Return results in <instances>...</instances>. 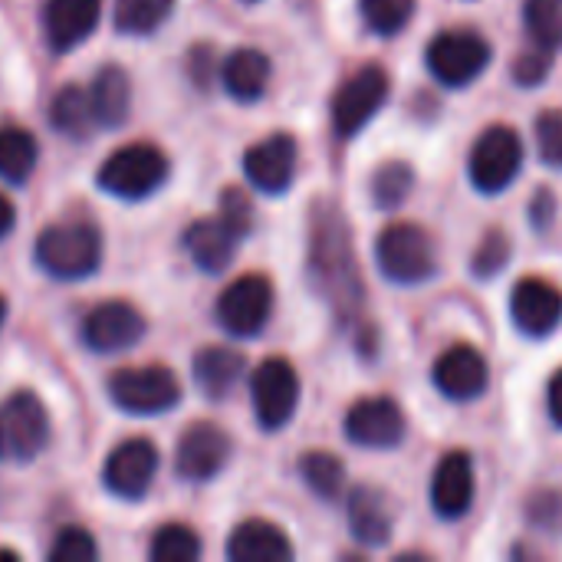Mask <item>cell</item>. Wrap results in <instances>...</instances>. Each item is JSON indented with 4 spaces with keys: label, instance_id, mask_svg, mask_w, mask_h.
Masks as SVG:
<instances>
[{
    "label": "cell",
    "instance_id": "7a4b0ae2",
    "mask_svg": "<svg viewBox=\"0 0 562 562\" xmlns=\"http://www.w3.org/2000/svg\"><path fill=\"white\" fill-rule=\"evenodd\" d=\"M168 178V158L148 142L125 145L112 151L99 168V188L122 201H142L158 191Z\"/></svg>",
    "mask_w": 562,
    "mask_h": 562
},
{
    "label": "cell",
    "instance_id": "f1b7e54d",
    "mask_svg": "<svg viewBox=\"0 0 562 562\" xmlns=\"http://www.w3.org/2000/svg\"><path fill=\"white\" fill-rule=\"evenodd\" d=\"M300 474L306 481V487L323 497V501H336L346 487V468L336 454H326V451H310L303 461H300Z\"/></svg>",
    "mask_w": 562,
    "mask_h": 562
},
{
    "label": "cell",
    "instance_id": "8992f818",
    "mask_svg": "<svg viewBox=\"0 0 562 562\" xmlns=\"http://www.w3.org/2000/svg\"><path fill=\"white\" fill-rule=\"evenodd\" d=\"M524 168V142L507 125H491L471 151V181L481 194H501L507 191Z\"/></svg>",
    "mask_w": 562,
    "mask_h": 562
},
{
    "label": "cell",
    "instance_id": "836d02e7",
    "mask_svg": "<svg viewBox=\"0 0 562 562\" xmlns=\"http://www.w3.org/2000/svg\"><path fill=\"white\" fill-rule=\"evenodd\" d=\"M95 557H99V550H95L92 537L82 527L59 530V537H56V543L49 550V560L53 562H89L95 560Z\"/></svg>",
    "mask_w": 562,
    "mask_h": 562
},
{
    "label": "cell",
    "instance_id": "f546056e",
    "mask_svg": "<svg viewBox=\"0 0 562 562\" xmlns=\"http://www.w3.org/2000/svg\"><path fill=\"white\" fill-rule=\"evenodd\" d=\"M524 23L540 49L553 53L562 46V0H527Z\"/></svg>",
    "mask_w": 562,
    "mask_h": 562
},
{
    "label": "cell",
    "instance_id": "7bdbcfd3",
    "mask_svg": "<svg viewBox=\"0 0 562 562\" xmlns=\"http://www.w3.org/2000/svg\"><path fill=\"white\" fill-rule=\"evenodd\" d=\"M247 3H257V0H247Z\"/></svg>",
    "mask_w": 562,
    "mask_h": 562
},
{
    "label": "cell",
    "instance_id": "5b68a950",
    "mask_svg": "<svg viewBox=\"0 0 562 562\" xmlns=\"http://www.w3.org/2000/svg\"><path fill=\"white\" fill-rule=\"evenodd\" d=\"M491 43L474 30H445L441 36L431 40L425 63L441 86L464 89L491 66Z\"/></svg>",
    "mask_w": 562,
    "mask_h": 562
},
{
    "label": "cell",
    "instance_id": "d6a6232c",
    "mask_svg": "<svg viewBox=\"0 0 562 562\" xmlns=\"http://www.w3.org/2000/svg\"><path fill=\"white\" fill-rule=\"evenodd\" d=\"M412 184H415L412 168H408V165H402V161H392V165L379 168V175L372 178V198H375V204H379V207L395 211V207L408 198Z\"/></svg>",
    "mask_w": 562,
    "mask_h": 562
},
{
    "label": "cell",
    "instance_id": "9a60e30c",
    "mask_svg": "<svg viewBox=\"0 0 562 562\" xmlns=\"http://www.w3.org/2000/svg\"><path fill=\"white\" fill-rule=\"evenodd\" d=\"M438 392L451 402H474L491 385L487 359L474 346H451L431 369Z\"/></svg>",
    "mask_w": 562,
    "mask_h": 562
},
{
    "label": "cell",
    "instance_id": "b9f144b4",
    "mask_svg": "<svg viewBox=\"0 0 562 562\" xmlns=\"http://www.w3.org/2000/svg\"><path fill=\"white\" fill-rule=\"evenodd\" d=\"M3 316H7V303H3V296H0V326H3Z\"/></svg>",
    "mask_w": 562,
    "mask_h": 562
},
{
    "label": "cell",
    "instance_id": "8fae6325",
    "mask_svg": "<svg viewBox=\"0 0 562 562\" xmlns=\"http://www.w3.org/2000/svg\"><path fill=\"white\" fill-rule=\"evenodd\" d=\"M342 428H346V438L352 445L372 448V451H389V448H398L402 438H405V415L385 395L362 398L359 405L349 408Z\"/></svg>",
    "mask_w": 562,
    "mask_h": 562
},
{
    "label": "cell",
    "instance_id": "6da1fadb",
    "mask_svg": "<svg viewBox=\"0 0 562 562\" xmlns=\"http://www.w3.org/2000/svg\"><path fill=\"white\" fill-rule=\"evenodd\" d=\"M36 263L56 280L92 277L102 263V237L86 221L53 224L36 240Z\"/></svg>",
    "mask_w": 562,
    "mask_h": 562
},
{
    "label": "cell",
    "instance_id": "f35d334b",
    "mask_svg": "<svg viewBox=\"0 0 562 562\" xmlns=\"http://www.w3.org/2000/svg\"><path fill=\"white\" fill-rule=\"evenodd\" d=\"M547 402H550V418H553V422L562 428V369L553 375V382H550V395H547Z\"/></svg>",
    "mask_w": 562,
    "mask_h": 562
},
{
    "label": "cell",
    "instance_id": "44dd1931",
    "mask_svg": "<svg viewBox=\"0 0 562 562\" xmlns=\"http://www.w3.org/2000/svg\"><path fill=\"white\" fill-rule=\"evenodd\" d=\"M227 557L234 562H286L293 560V547L280 527L267 520H247L231 533Z\"/></svg>",
    "mask_w": 562,
    "mask_h": 562
},
{
    "label": "cell",
    "instance_id": "484cf974",
    "mask_svg": "<svg viewBox=\"0 0 562 562\" xmlns=\"http://www.w3.org/2000/svg\"><path fill=\"white\" fill-rule=\"evenodd\" d=\"M349 527L359 543L366 547H385L392 540V517L382 507L379 494L372 491H356L349 501Z\"/></svg>",
    "mask_w": 562,
    "mask_h": 562
},
{
    "label": "cell",
    "instance_id": "d590c367",
    "mask_svg": "<svg viewBox=\"0 0 562 562\" xmlns=\"http://www.w3.org/2000/svg\"><path fill=\"white\" fill-rule=\"evenodd\" d=\"M510 260V240L501 231H491L474 257V277H497Z\"/></svg>",
    "mask_w": 562,
    "mask_h": 562
},
{
    "label": "cell",
    "instance_id": "30bf717a",
    "mask_svg": "<svg viewBox=\"0 0 562 562\" xmlns=\"http://www.w3.org/2000/svg\"><path fill=\"white\" fill-rule=\"evenodd\" d=\"M270 310H273V286L267 277L260 273H247L240 280H234L221 300H217V323L237 336V339H250L257 336L267 319H270Z\"/></svg>",
    "mask_w": 562,
    "mask_h": 562
},
{
    "label": "cell",
    "instance_id": "ffe728a7",
    "mask_svg": "<svg viewBox=\"0 0 562 562\" xmlns=\"http://www.w3.org/2000/svg\"><path fill=\"white\" fill-rule=\"evenodd\" d=\"M237 244H240V234L224 217H204L184 231V247L194 267L204 273H224L237 254Z\"/></svg>",
    "mask_w": 562,
    "mask_h": 562
},
{
    "label": "cell",
    "instance_id": "3957f363",
    "mask_svg": "<svg viewBox=\"0 0 562 562\" xmlns=\"http://www.w3.org/2000/svg\"><path fill=\"white\" fill-rule=\"evenodd\" d=\"M375 260L385 280L402 286L425 283L438 270L431 237L418 224H389L375 240Z\"/></svg>",
    "mask_w": 562,
    "mask_h": 562
},
{
    "label": "cell",
    "instance_id": "74e56055",
    "mask_svg": "<svg viewBox=\"0 0 562 562\" xmlns=\"http://www.w3.org/2000/svg\"><path fill=\"white\" fill-rule=\"evenodd\" d=\"M550 69V53L543 49L540 56H524L520 66H517V82L520 86H537Z\"/></svg>",
    "mask_w": 562,
    "mask_h": 562
},
{
    "label": "cell",
    "instance_id": "52a82bcc",
    "mask_svg": "<svg viewBox=\"0 0 562 562\" xmlns=\"http://www.w3.org/2000/svg\"><path fill=\"white\" fill-rule=\"evenodd\" d=\"M109 398L128 415H161L181 402V385L165 366L122 369L109 379Z\"/></svg>",
    "mask_w": 562,
    "mask_h": 562
},
{
    "label": "cell",
    "instance_id": "60d3db41",
    "mask_svg": "<svg viewBox=\"0 0 562 562\" xmlns=\"http://www.w3.org/2000/svg\"><path fill=\"white\" fill-rule=\"evenodd\" d=\"M0 560H16V553H10V550H0Z\"/></svg>",
    "mask_w": 562,
    "mask_h": 562
},
{
    "label": "cell",
    "instance_id": "5bb4252c",
    "mask_svg": "<svg viewBox=\"0 0 562 562\" xmlns=\"http://www.w3.org/2000/svg\"><path fill=\"white\" fill-rule=\"evenodd\" d=\"M247 181L263 194H283L296 178V142L293 135H270L244 155Z\"/></svg>",
    "mask_w": 562,
    "mask_h": 562
},
{
    "label": "cell",
    "instance_id": "d6986e66",
    "mask_svg": "<svg viewBox=\"0 0 562 562\" xmlns=\"http://www.w3.org/2000/svg\"><path fill=\"white\" fill-rule=\"evenodd\" d=\"M102 0H46L43 7V23H46V40L56 53L76 49L99 23Z\"/></svg>",
    "mask_w": 562,
    "mask_h": 562
},
{
    "label": "cell",
    "instance_id": "9c48e42d",
    "mask_svg": "<svg viewBox=\"0 0 562 562\" xmlns=\"http://www.w3.org/2000/svg\"><path fill=\"white\" fill-rule=\"evenodd\" d=\"M254 412L267 431H280L300 405V375L286 359H267L250 379Z\"/></svg>",
    "mask_w": 562,
    "mask_h": 562
},
{
    "label": "cell",
    "instance_id": "2e32d148",
    "mask_svg": "<svg viewBox=\"0 0 562 562\" xmlns=\"http://www.w3.org/2000/svg\"><path fill=\"white\" fill-rule=\"evenodd\" d=\"M227 458H231V438L217 425H191L178 441L175 468L184 481L204 484L224 471Z\"/></svg>",
    "mask_w": 562,
    "mask_h": 562
},
{
    "label": "cell",
    "instance_id": "ac0fdd59",
    "mask_svg": "<svg viewBox=\"0 0 562 562\" xmlns=\"http://www.w3.org/2000/svg\"><path fill=\"white\" fill-rule=\"evenodd\" d=\"M431 507L441 520H461L474 504V461L468 451H451L441 458L431 477Z\"/></svg>",
    "mask_w": 562,
    "mask_h": 562
},
{
    "label": "cell",
    "instance_id": "cb8c5ba5",
    "mask_svg": "<svg viewBox=\"0 0 562 562\" xmlns=\"http://www.w3.org/2000/svg\"><path fill=\"white\" fill-rule=\"evenodd\" d=\"M89 99H92V112H95V122L102 128H119L125 119H128V109H132V86H128V76L119 69V66H102L92 79V89H89Z\"/></svg>",
    "mask_w": 562,
    "mask_h": 562
},
{
    "label": "cell",
    "instance_id": "4fadbf2b",
    "mask_svg": "<svg viewBox=\"0 0 562 562\" xmlns=\"http://www.w3.org/2000/svg\"><path fill=\"white\" fill-rule=\"evenodd\" d=\"M155 471H158L155 445L145 438H132L109 454L105 471H102V484L122 501H142L155 481Z\"/></svg>",
    "mask_w": 562,
    "mask_h": 562
},
{
    "label": "cell",
    "instance_id": "8d00e7d4",
    "mask_svg": "<svg viewBox=\"0 0 562 562\" xmlns=\"http://www.w3.org/2000/svg\"><path fill=\"white\" fill-rule=\"evenodd\" d=\"M221 217H224L240 237H247V234H250V221H254V211H250L247 194L237 191V188H227L224 198H221Z\"/></svg>",
    "mask_w": 562,
    "mask_h": 562
},
{
    "label": "cell",
    "instance_id": "277c9868",
    "mask_svg": "<svg viewBox=\"0 0 562 562\" xmlns=\"http://www.w3.org/2000/svg\"><path fill=\"white\" fill-rule=\"evenodd\" d=\"M49 441V418L33 392H16L0 405V461L30 464Z\"/></svg>",
    "mask_w": 562,
    "mask_h": 562
},
{
    "label": "cell",
    "instance_id": "e575fe53",
    "mask_svg": "<svg viewBox=\"0 0 562 562\" xmlns=\"http://www.w3.org/2000/svg\"><path fill=\"white\" fill-rule=\"evenodd\" d=\"M537 148L550 168L562 171V112H557V109H547L537 119Z\"/></svg>",
    "mask_w": 562,
    "mask_h": 562
},
{
    "label": "cell",
    "instance_id": "1f68e13d",
    "mask_svg": "<svg viewBox=\"0 0 562 562\" xmlns=\"http://www.w3.org/2000/svg\"><path fill=\"white\" fill-rule=\"evenodd\" d=\"M366 23L379 33V36H395L398 30L408 26L412 13H415V0H359Z\"/></svg>",
    "mask_w": 562,
    "mask_h": 562
},
{
    "label": "cell",
    "instance_id": "d4e9b609",
    "mask_svg": "<svg viewBox=\"0 0 562 562\" xmlns=\"http://www.w3.org/2000/svg\"><path fill=\"white\" fill-rule=\"evenodd\" d=\"M49 122L56 132L69 135V138H86L92 132L95 122V112H92V99H89V89L82 86H63L56 92V99L49 102Z\"/></svg>",
    "mask_w": 562,
    "mask_h": 562
},
{
    "label": "cell",
    "instance_id": "4dcf8cb0",
    "mask_svg": "<svg viewBox=\"0 0 562 562\" xmlns=\"http://www.w3.org/2000/svg\"><path fill=\"white\" fill-rule=\"evenodd\" d=\"M148 557L155 562H194L201 557V540L191 527L168 524L155 533Z\"/></svg>",
    "mask_w": 562,
    "mask_h": 562
},
{
    "label": "cell",
    "instance_id": "ab89813d",
    "mask_svg": "<svg viewBox=\"0 0 562 562\" xmlns=\"http://www.w3.org/2000/svg\"><path fill=\"white\" fill-rule=\"evenodd\" d=\"M13 217H16V214H13V204H10V201L0 194V237H7V234H10V227H13Z\"/></svg>",
    "mask_w": 562,
    "mask_h": 562
},
{
    "label": "cell",
    "instance_id": "603a6c76",
    "mask_svg": "<svg viewBox=\"0 0 562 562\" xmlns=\"http://www.w3.org/2000/svg\"><path fill=\"white\" fill-rule=\"evenodd\" d=\"M244 356L224 346H211L194 356V382L207 398H227L244 379Z\"/></svg>",
    "mask_w": 562,
    "mask_h": 562
},
{
    "label": "cell",
    "instance_id": "e0dca14e",
    "mask_svg": "<svg viewBox=\"0 0 562 562\" xmlns=\"http://www.w3.org/2000/svg\"><path fill=\"white\" fill-rule=\"evenodd\" d=\"M510 319L524 336H550L562 323V293L540 277L520 280L510 293Z\"/></svg>",
    "mask_w": 562,
    "mask_h": 562
},
{
    "label": "cell",
    "instance_id": "7c38bea8",
    "mask_svg": "<svg viewBox=\"0 0 562 562\" xmlns=\"http://www.w3.org/2000/svg\"><path fill=\"white\" fill-rule=\"evenodd\" d=\"M142 336H145V319H142V313H138L132 303H122V300H112V303L95 306V310L86 316V323H82V342H86L92 352H102V356L125 352V349H132Z\"/></svg>",
    "mask_w": 562,
    "mask_h": 562
},
{
    "label": "cell",
    "instance_id": "ba28073f",
    "mask_svg": "<svg viewBox=\"0 0 562 562\" xmlns=\"http://www.w3.org/2000/svg\"><path fill=\"white\" fill-rule=\"evenodd\" d=\"M385 99H389V72L382 66H362L333 95V128H336V135L339 138L359 135L372 122V115L385 105Z\"/></svg>",
    "mask_w": 562,
    "mask_h": 562
},
{
    "label": "cell",
    "instance_id": "83f0119b",
    "mask_svg": "<svg viewBox=\"0 0 562 562\" xmlns=\"http://www.w3.org/2000/svg\"><path fill=\"white\" fill-rule=\"evenodd\" d=\"M171 7L175 0H115V30L125 36H148L168 20Z\"/></svg>",
    "mask_w": 562,
    "mask_h": 562
},
{
    "label": "cell",
    "instance_id": "7402d4cb",
    "mask_svg": "<svg viewBox=\"0 0 562 562\" xmlns=\"http://www.w3.org/2000/svg\"><path fill=\"white\" fill-rule=\"evenodd\" d=\"M221 79H224V89L231 99L257 102L270 82V59H267V53H260L254 46L234 49L221 66Z\"/></svg>",
    "mask_w": 562,
    "mask_h": 562
},
{
    "label": "cell",
    "instance_id": "4316f807",
    "mask_svg": "<svg viewBox=\"0 0 562 562\" xmlns=\"http://www.w3.org/2000/svg\"><path fill=\"white\" fill-rule=\"evenodd\" d=\"M36 138L20 125L0 128V178L10 184H23L36 168Z\"/></svg>",
    "mask_w": 562,
    "mask_h": 562
}]
</instances>
